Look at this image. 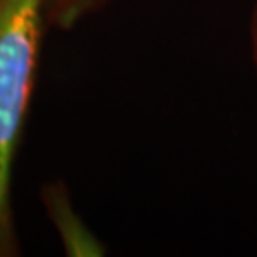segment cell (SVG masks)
Segmentation results:
<instances>
[{"label": "cell", "instance_id": "1", "mask_svg": "<svg viewBox=\"0 0 257 257\" xmlns=\"http://www.w3.org/2000/svg\"><path fill=\"white\" fill-rule=\"evenodd\" d=\"M46 21L48 0H0V257L18 253L12 170Z\"/></svg>", "mask_w": 257, "mask_h": 257}, {"label": "cell", "instance_id": "2", "mask_svg": "<svg viewBox=\"0 0 257 257\" xmlns=\"http://www.w3.org/2000/svg\"><path fill=\"white\" fill-rule=\"evenodd\" d=\"M42 202L67 255L97 257L107 253L105 244L93 234L90 227L76 213L63 183L55 181L46 185L42 189Z\"/></svg>", "mask_w": 257, "mask_h": 257}, {"label": "cell", "instance_id": "3", "mask_svg": "<svg viewBox=\"0 0 257 257\" xmlns=\"http://www.w3.org/2000/svg\"><path fill=\"white\" fill-rule=\"evenodd\" d=\"M105 2L107 0H48V21L61 29H71Z\"/></svg>", "mask_w": 257, "mask_h": 257}, {"label": "cell", "instance_id": "4", "mask_svg": "<svg viewBox=\"0 0 257 257\" xmlns=\"http://www.w3.org/2000/svg\"><path fill=\"white\" fill-rule=\"evenodd\" d=\"M251 40H253V61H255V71H257V0H255V10H253V21H251Z\"/></svg>", "mask_w": 257, "mask_h": 257}]
</instances>
